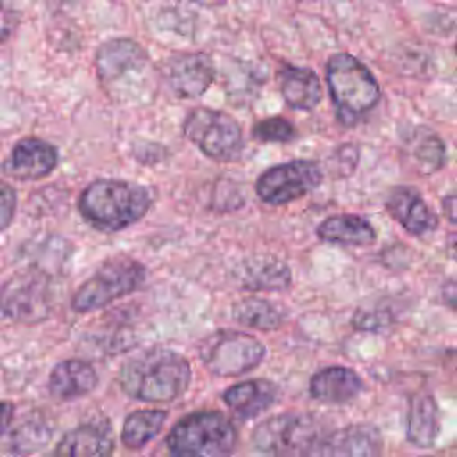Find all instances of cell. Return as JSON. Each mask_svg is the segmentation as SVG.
<instances>
[{
    "label": "cell",
    "instance_id": "cell-1",
    "mask_svg": "<svg viewBox=\"0 0 457 457\" xmlns=\"http://www.w3.org/2000/svg\"><path fill=\"white\" fill-rule=\"evenodd\" d=\"M191 382L187 359L168 348H150L129 357L120 371L121 391L139 402L166 403L179 398Z\"/></svg>",
    "mask_w": 457,
    "mask_h": 457
},
{
    "label": "cell",
    "instance_id": "cell-2",
    "mask_svg": "<svg viewBox=\"0 0 457 457\" xmlns=\"http://www.w3.org/2000/svg\"><path fill=\"white\" fill-rule=\"evenodd\" d=\"M152 207V193L148 187L120 180H93L79 196V212L100 232H118L139 221Z\"/></svg>",
    "mask_w": 457,
    "mask_h": 457
},
{
    "label": "cell",
    "instance_id": "cell-3",
    "mask_svg": "<svg viewBox=\"0 0 457 457\" xmlns=\"http://www.w3.org/2000/svg\"><path fill=\"white\" fill-rule=\"evenodd\" d=\"M327 86L341 123L353 125L378 98L380 87L373 73L350 54H334L327 62Z\"/></svg>",
    "mask_w": 457,
    "mask_h": 457
},
{
    "label": "cell",
    "instance_id": "cell-4",
    "mask_svg": "<svg viewBox=\"0 0 457 457\" xmlns=\"http://www.w3.org/2000/svg\"><path fill=\"white\" fill-rule=\"evenodd\" d=\"M237 432L218 411L191 412L179 420L166 437L171 457H230Z\"/></svg>",
    "mask_w": 457,
    "mask_h": 457
},
{
    "label": "cell",
    "instance_id": "cell-5",
    "mask_svg": "<svg viewBox=\"0 0 457 457\" xmlns=\"http://www.w3.org/2000/svg\"><path fill=\"white\" fill-rule=\"evenodd\" d=\"M148 66L146 52L132 39H111L96 52L98 80L116 102L141 96Z\"/></svg>",
    "mask_w": 457,
    "mask_h": 457
},
{
    "label": "cell",
    "instance_id": "cell-6",
    "mask_svg": "<svg viewBox=\"0 0 457 457\" xmlns=\"http://www.w3.org/2000/svg\"><path fill=\"white\" fill-rule=\"evenodd\" d=\"M145 280L146 270L139 261L129 255L111 257L77 287L71 296V309L75 312L98 311L114 300L137 291Z\"/></svg>",
    "mask_w": 457,
    "mask_h": 457
},
{
    "label": "cell",
    "instance_id": "cell-7",
    "mask_svg": "<svg viewBox=\"0 0 457 457\" xmlns=\"http://www.w3.org/2000/svg\"><path fill=\"white\" fill-rule=\"evenodd\" d=\"M52 309V278L36 264L12 273L0 287V312L16 323H41Z\"/></svg>",
    "mask_w": 457,
    "mask_h": 457
},
{
    "label": "cell",
    "instance_id": "cell-8",
    "mask_svg": "<svg viewBox=\"0 0 457 457\" xmlns=\"http://www.w3.org/2000/svg\"><path fill=\"white\" fill-rule=\"evenodd\" d=\"M320 436L321 428L314 416L284 412L259 423L252 443L266 457H305Z\"/></svg>",
    "mask_w": 457,
    "mask_h": 457
},
{
    "label": "cell",
    "instance_id": "cell-9",
    "mask_svg": "<svg viewBox=\"0 0 457 457\" xmlns=\"http://www.w3.org/2000/svg\"><path fill=\"white\" fill-rule=\"evenodd\" d=\"M198 355L211 373L237 377L257 368L266 355V348L250 334L225 328L204 337Z\"/></svg>",
    "mask_w": 457,
    "mask_h": 457
},
{
    "label": "cell",
    "instance_id": "cell-10",
    "mask_svg": "<svg viewBox=\"0 0 457 457\" xmlns=\"http://www.w3.org/2000/svg\"><path fill=\"white\" fill-rule=\"evenodd\" d=\"M186 137L214 161H234L243 150L239 123L227 112L196 107L184 121Z\"/></svg>",
    "mask_w": 457,
    "mask_h": 457
},
{
    "label": "cell",
    "instance_id": "cell-11",
    "mask_svg": "<svg viewBox=\"0 0 457 457\" xmlns=\"http://www.w3.org/2000/svg\"><path fill=\"white\" fill-rule=\"evenodd\" d=\"M321 182V170L312 161H289L268 168L255 182L257 196L271 205H282L293 202Z\"/></svg>",
    "mask_w": 457,
    "mask_h": 457
},
{
    "label": "cell",
    "instance_id": "cell-12",
    "mask_svg": "<svg viewBox=\"0 0 457 457\" xmlns=\"http://www.w3.org/2000/svg\"><path fill=\"white\" fill-rule=\"evenodd\" d=\"M305 457H382V436L370 423H352L320 436Z\"/></svg>",
    "mask_w": 457,
    "mask_h": 457
},
{
    "label": "cell",
    "instance_id": "cell-13",
    "mask_svg": "<svg viewBox=\"0 0 457 457\" xmlns=\"http://www.w3.org/2000/svg\"><path fill=\"white\" fill-rule=\"evenodd\" d=\"M59 162L57 148L39 137H25L14 145L4 162V173L16 180H37L50 175Z\"/></svg>",
    "mask_w": 457,
    "mask_h": 457
},
{
    "label": "cell",
    "instance_id": "cell-14",
    "mask_svg": "<svg viewBox=\"0 0 457 457\" xmlns=\"http://www.w3.org/2000/svg\"><path fill=\"white\" fill-rule=\"evenodd\" d=\"M166 80L179 96L195 98L214 80V64L205 54H179L166 64Z\"/></svg>",
    "mask_w": 457,
    "mask_h": 457
},
{
    "label": "cell",
    "instance_id": "cell-15",
    "mask_svg": "<svg viewBox=\"0 0 457 457\" xmlns=\"http://www.w3.org/2000/svg\"><path fill=\"white\" fill-rule=\"evenodd\" d=\"M386 207L387 212L412 236H425L437 227V216L412 187H393L387 195Z\"/></svg>",
    "mask_w": 457,
    "mask_h": 457
},
{
    "label": "cell",
    "instance_id": "cell-16",
    "mask_svg": "<svg viewBox=\"0 0 457 457\" xmlns=\"http://www.w3.org/2000/svg\"><path fill=\"white\" fill-rule=\"evenodd\" d=\"M114 439L105 421H86L64 432L55 446L57 457H112Z\"/></svg>",
    "mask_w": 457,
    "mask_h": 457
},
{
    "label": "cell",
    "instance_id": "cell-17",
    "mask_svg": "<svg viewBox=\"0 0 457 457\" xmlns=\"http://www.w3.org/2000/svg\"><path fill=\"white\" fill-rule=\"evenodd\" d=\"M234 280L248 291H282L291 286V271L277 257L253 255L236 266Z\"/></svg>",
    "mask_w": 457,
    "mask_h": 457
},
{
    "label": "cell",
    "instance_id": "cell-18",
    "mask_svg": "<svg viewBox=\"0 0 457 457\" xmlns=\"http://www.w3.org/2000/svg\"><path fill=\"white\" fill-rule=\"evenodd\" d=\"M98 375L95 368L80 359H66L54 366L48 377V389L54 398L75 400L95 391Z\"/></svg>",
    "mask_w": 457,
    "mask_h": 457
},
{
    "label": "cell",
    "instance_id": "cell-19",
    "mask_svg": "<svg viewBox=\"0 0 457 457\" xmlns=\"http://www.w3.org/2000/svg\"><path fill=\"white\" fill-rule=\"evenodd\" d=\"M311 396L325 403H346L362 391L361 377L345 366H328L312 375Z\"/></svg>",
    "mask_w": 457,
    "mask_h": 457
},
{
    "label": "cell",
    "instance_id": "cell-20",
    "mask_svg": "<svg viewBox=\"0 0 457 457\" xmlns=\"http://www.w3.org/2000/svg\"><path fill=\"white\" fill-rule=\"evenodd\" d=\"M439 409L436 398L427 391H418L409 398L405 437L414 446H432L439 436Z\"/></svg>",
    "mask_w": 457,
    "mask_h": 457
},
{
    "label": "cell",
    "instance_id": "cell-21",
    "mask_svg": "<svg viewBox=\"0 0 457 457\" xmlns=\"http://www.w3.org/2000/svg\"><path fill=\"white\" fill-rule=\"evenodd\" d=\"M277 396V384L266 378H253L228 387L223 393V402L241 418H255L273 405Z\"/></svg>",
    "mask_w": 457,
    "mask_h": 457
},
{
    "label": "cell",
    "instance_id": "cell-22",
    "mask_svg": "<svg viewBox=\"0 0 457 457\" xmlns=\"http://www.w3.org/2000/svg\"><path fill=\"white\" fill-rule=\"evenodd\" d=\"M278 86L286 104L293 109L311 111L321 100V84L311 68L286 66L278 71Z\"/></svg>",
    "mask_w": 457,
    "mask_h": 457
},
{
    "label": "cell",
    "instance_id": "cell-23",
    "mask_svg": "<svg viewBox=\"0 0 457 457\" xmlns=\"http://www.w3.org/2000/svg\"><path fill=\"white\" fill-rule=\"evenodd\" d=\"M318 236L320 239L330 243L364 246L375 241V228L361 216L336 214L320 223Z\"/></svg>",
    "mask_w": 457,
    "mask_h": 457
},
{
    "label": "cell",
    "instance_id": "cell-24",
    "mask_svg": "<svg viewBox=\"0 0 457 457\" xmlns=\"http://www.w3.org/2000/svg\"><path fill=\"white\" fill-rule=\"evenodd\" d=\"M232 318L257 330H275L284 323L286 312L266 298L245 296L232 305Z\"/></svg>",
    "mask_w": 457,
    "mask_h": 457
},
{
    "label": "cell",
    "instance_id": "cell-25",
    "mask_svg": "<svg viewBox=\"0 0 457 457\" xmlns=\"http://www.w3.org/2000/svg\"><path fill=\"white\" fill-rule=\"evenodd\" d=\"M168 412L162 409H139L130 412L121 428V443L129 450H139L148 445L162 428Z\"/></svg>",
    "mask_w": 457,
    "mask_h": 457
},
{
    "label": "cell",
    "instance_id": "cell-26",
    "mask_svg": "<svg viewBox=\"0 0 457 457\" xmlns=\"http://www.w3.org/2000/svg\"><path fill=\"white\" fill-rule=\"evenodd\" d=\"M50 427L41 420H27L11 436V450L16 455L34 453L50 439Z\"/></svg>",
    "mask_w": 457,
    "mask_h": 457
},
{
    "label": "cell",
    "instance_id": "cell-27",
    "mask_svg": "<svg viewBox=\"0 0 457 457\" xmlns=\"http://www.w3.org/2000/svg\"><path fill=\"white\" fill-rule=\"evenodd\" d=\"M414 161L423 173H432L439 170L445 162V145L434 134H425L412 148Z\"/></svg>",
    "mask_w": 457,
    "mask_h": 457
},
{
    "label": "cell",
    "instance_id": "cell-28",
    "mask_svg": "<svg viewBox=\"0 0 457 457\" xmlns=\"http://www.w3.org/2000/svg\"><path fill=\"white\" fill-rule=\"evenodd\" d=\"M296 136L295 127L284 118H266L255 123L253 137L264 143H287Z\"/></svg>",
    "mask_w": 457,
    "mask_h": 457
},
{
    "label": "cell",
    "instance_id": "cell-29",
    "mask_svg": "<svg viewBox=\"0 0 457 457\" xmlns=\"http://www.w3.org/2000/svg\"><path fill=\"white\" fill-rule=\"evenodd\" d=\"M393 314L387 309H359L352 318V325L359 330H380L393 323Z\"/></svg>",
    "mask_w": 457,
    "mask_h": 457
},
{
    "label": "cell",
    "instance_id": "cell-30",
    "mask_svg": "<svg viewBox=\"0 0 457 457\" xmlns=\"http://www.w3.org/2000/svg\"><path fill=\"white\" fill-rule=\"evenodd\" d=\"M16 214V193L14 189L0 180V232H4L14 220Z\"/></svg>",
    "mask_w": 457,
    "mask_h": 457
},
{
    "label": "cell",
    "instance_id": "cell-31",
    "mask_svg": "<svg viewBox=\"0 0 457 457\" xmlns=\"http://www.w3.org/2000/svg\"><path fill=\"white\" fill-rule=\"evenodd\" d=\"M16 27V12L0 2V43L7 41Z\"/></svg>",
    "mask_w": 457,
    "mask_h": 457
},
{
    "label": "cell",
    "instance_id": "cell-32",
    "mask_svg": "<svg viewBox=\"0 0 457 457\" xmlns=\"http://www.w3.org/2000/svg\"><path fill=\"white\" fill-rule=\"evenodd\" d=\"M441 298L443 302L452 307L453 311H457V277L448 278L443 287H441Z\"/></svg>",
    "mask_w": 457,
    "mask_h": 457
},
{
    "label": "cell",
    "instance_id": "cell-33",
    "mask_svg": "<svg viewBox=\"0 0 457 457\" xmlns=\"http://www.w3.org/2000/svg\"><path fill=\"white\" fill-rule=\"evenodd\" d=\"M443 212H445V216L452 223L457 225V193L445 196V200H443Z\"/></svg>",
    "mask_w": 457,
    "mask_h": 457
},
{
    "label": "cell",
    "instance_id": "cell-34",
    "mask_svg": "<svg viewBox=\"0 0 457 457\" xmlns=\"http://www.w3.org/2000/svg\"><path fill=\"white\" fill-rule=\"evenodd\" d=\"M14 416V405L11 402H0V434L9 427Z\"/></svg>",
    "mask_w": 457,
    "mask_h": 457
},
{
    "label": "cell",
    "instance_id": "cell-35",
    "mask_svg": "<svg viewBox=\"0 0 457 457\" xmlns=\"http://www.w3.org/2000/svg\"><path fill=\"white\" fill-rule=\"evenodd\" d=\"M450 250H452V253L457 257V237L452 241V245H450Z\"/></svg>",
    "mask_w": 457,
    "mask_h": 457
}]
</instances>
